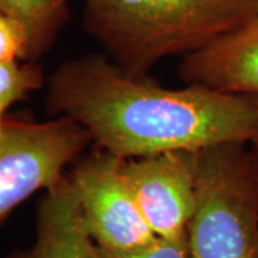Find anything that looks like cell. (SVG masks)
<instances>
[{"instance_id": "6da1fadb", "label": "cell", "mask_w": 258, "mask_h": 258, "mask_svg": "<svg viewBox=\"0 0 258 258\" xmlns=\"http://www.w3.org/2000/svg\"><path fill=\"white\" fill-rule=\"evenodd\" d=\"M45 109L86 129L112 155L147 157L168 151L242 142L258 145V101L198 83L171 89L134 76L106 55L60 63L46 79Z\"/></svg>"}, {"instance_id": "7a4b0ae2", "label": "cell", "mask_w": 258, "mask_h": 258, "mask_svg": "<svg viewBox=\"0 0 258 258\" xmlns=\"http://www.w3.org/2000/svg\"><path fill=\"white\" fill-rule=\"evenodd\" d=\"M258 15V0H83V28L134 76L212 46Z\"/></svg>"}, {"instance_id": "3957f363", "label": "cell", "mask_w": 258, "mask_h": 258, "mask_svg": "<svg viewBox=\"0 0 258 258\" xmlns=\"http://www.w3.org/2000/svg\"><path fill=\"white\" fill-rule=\"evenodd\" d=\"M186 245L189 258H258V174L252 145L224 142L198 151Z\"/></svg>"}, {"instance_id": "277c9868", "label": "cell", "mask_w": 258, "mask_h": 258, "mask_svg": "<svg viewBox=\"0 0 258 258\" xmlns=\"http://www.w3.org/2000/svg\"><path fill=\"white\" fill-rule=\"evenodd\" d=\"M89 144L91 134L68 116L8 118L0 132V225L33 194L59 184Z\"/></svg>"}, {"instance_id": "5b68a950", "label": "cell", "mask_w": 258, "mask_h": 258, "mask_svg": "<svg viewBox=\"0 0 258 258\" xmlns=\"http://www.w3.org/2000/svg\"><path fill=\"white\" fill-rule=\"evenodd\" d=\"M79 197L86 227L105 251L128 252L157 238L123 172V159L98 148L68 172Z\"/></svg>"}, {"instance_id": "8992f818", "label": "cell", "mask_w": 258, "mask_h": 258, "mask_svg": "<svg viewBox=\"0 0 258 258\" xmlns=\"http://www.w3.org/2000/svg\"><path fill=\"white\" fill-rule=\"evenodd\" d=\"M198 151H168L123 159V172L154 234L185 238L195 205Z\"/></svg>"}, {"instance_id": "52a82bcc", "label": "cell", "mask_w": 258, "mask_h": 258, "mask_svg": "<svg viewBox=\"0 0 258 258\" xmlns=\"http://www.w3.org/2000/svg\"><path fill=\"white\" fill-rule=\"evenodd\" d=\"M179 78L218 91L258 95V15L212 46L182 57Z\"/></svg>"}, {"instance_id": "ba28073f", "label": "cell", "mask_w": 258, "mask_h": 258, "mask_svg": "<svg viewBox=\"0 0 258 258\" xmlns=\"http://www.w3.org/2000/svg\"><path fill=\"white\" fill-rule=\"evenodd\" d=\"M8 258H102L68 174L56 186L47 189L37 204L33 245L15 249Z\"/></svg>"}, {"instance_id": "9c48e42d", "label": "cell", "mask_w": 258, "mask_h": 258, "mask_svg": "<svg viewBox=\"0 0 258 258\" xmlns=\"http://www.w3.org/2000/svg\"><path fill=\"white\" fill-rule=\"evenodd\" d=\"M71 0H0V13L16 20L28 35L30 60L37 62L69 20Z\"/></svg>"}, {"instance_id": "30bf717a", "label": "cell", "mask_w": 258, "mask_h": 258, "mask_svg": "<svg viewBox=\"0 0 258 258\" xmlns=\"http://www.w3.org/2000/svg\"><path fill=\"white\" fill-rule=\"evenodd\" d=\"M46 85L43 69L35 60H13L0 63V132L8 119L10 106L28 99Z\"/></svg>"}, {"instance_id": "8fae6325", "label": "cell", "mask_w": 258, "mask_h": 258, "mask_svg": "<svg viewBox=\"0 0 258 258\" xmlns=\"http://www.w3.org/2000/svg\"><path fill=\"white\" fill-rule=\"evenodd\" d=\"M13 60H30L28 35L16 20L0 13V63Z\"/></svg>"}, {"instance_id": "7c38bea8", "label": "cell", "mask_w": 258, "mask_h": 258, "mask_svg": "<svg viewBox=\"0 0 258 258\" xmlns=\"http://www.w3.org/2000/svg\"><path fill=\"white\" fill-rule=\"evenodd\" d=\"M101 249L102 258H189L186 237L185 238H161L157 237L145 247L128 252H111Z\"/></svg>"}, {"instance_id": "4fadbf2b", "label": "cell", "mask_w": 258, "mask_h": 258, "mask_svg": "<svg viewBox=\"0 0 258 258\" xmlns=\"http://www.w3.org/2000/svg\"><path fill=\"white\" fill-rule=\"evenodd\" d=\"M254 155H255V164H257V174H258V145H252Z\"/></svg>"}, {"instance_id": "5bb4252c", "label": "cell", "mask_w": 258, "mask_h": 258, "mask_svg": "<svg viewBox=\"0 0 258 258\" xmlns=\"http://www.w3.org/2000/svg\"><path fill=\"white\" fill-rule=\"evenodd\" d=\"M254 98H255V99H257V101H258V95H257V96H254Z\"/></svg>"}]
</instances>
